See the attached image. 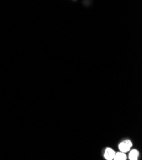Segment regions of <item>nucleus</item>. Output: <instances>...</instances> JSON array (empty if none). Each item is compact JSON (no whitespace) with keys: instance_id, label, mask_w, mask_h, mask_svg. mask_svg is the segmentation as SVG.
I'll return each mask as SVG.
<instances>
[{"instance_id":"nucleus-1","label":"nucleus","mask_w":142,"mask_h":160,"mask_svg":"<svg viewBox=\"0 0 142 160\" xmlns=\"http://www.w3.org/2000/svg\"><path fill=\"white\" fill-rule=\"evenodd\" d=\"M133 146V144L130 140H125L120 143L119 147L120 151L122 153H127L130 150L131 147Z\"/></svg>"},{"instance_id":"nucleus-2","label":"nucleus","mask_w":142,"mask_h":160,"mask_svg":"<svg viewBox=\"0 0 142 160\" xmlns=\"http://www.w3.org/2000/svg\"><path fill=\"white\" fill-rule=\"evenodd\" d=\"M115 155V151L111 148H106L105 151L104 157L105 158L108 160L114 159V156Z\"/></svg>"},{"instance_id":"nucleus-3","label":"nucleus","mask_w":142,"mask_h":160,"mask_svg":"<svg viewBox=\"0 0 142 160\" xmlns=\"http://www.w3.org/2000/svg\"><path fill=\"white\" fill-rule=\"evenodd\" d=\"M139 156V152L136 150V149H133L131 151L130 154H129V159L131 160H136L138 159Z\"/></svg>"},{"instance_id":"nucleus-4","label":"nucleus","mask_w":142,"mask_h":160,"mask_svg":"<svg viewBox=\"0 0 142 160\" xmlns=\"http://www.w3.org/2000/svg\"><path fill=\"white\" fill-rule=\"evenodd\" d=\"M127 158V156H126L124 153H122V152H120V153H115V155L114 156V159L115 160H125Z\"/></svg>"}]
</instances>
